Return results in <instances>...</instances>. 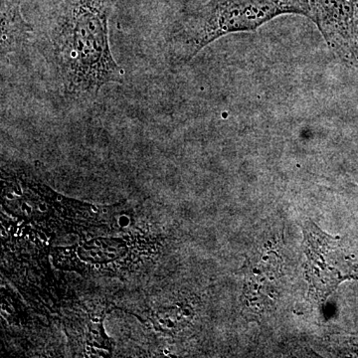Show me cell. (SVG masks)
Segmentation results:
<instances>
[{
    "mask_svg": "<svg viewBox=\"0 0 358 358\" xmlns=\"http://www.w3.org/2000/svg\"><path fill=\"white\" fill-rule=\"evenodd\" d=\"M115 0H63L54 14L51 42L66 93L95 98L124 71L110 50L109 20Z\"/></svg>",
    "mask_w": 358,
    "mask_h": 358,
    "instance_id": "1",
    "label": "cell"
},
{
    "mask_svg": "<svg viewBox=\"0 0 358 358\" xmlns=\"http://www.w3.org/2000/svg\"><path fill=\"white\" fill-rule=\"evenodd\" d=\"M284 14L312 20L308 0H209L173 33L171 57L185 64L215 40L232 33L255 31Z\"/></svg>",
    "mask_w": 358,
    "mask_h": 358,
    "instance_id": "2",
    "label": "cell"
},
{
    "mask_svg": "<svg viewBox=\"0 0 358 358\" xmlns=\"http://www.w3.org/2000/svg\"><path fill=\"white\" fill-rule=\"evenodd\" d=\"M312 20L327 46L346 64L358 66V0H308Z\"/></svg>",
    "mask_w": 358,
    "mask_h": 358,
    "instance_id": "3",
    "label": "cell"
},
{
    "mask_svg": "<svg viewBox=\"0 0 358 358\" xmlns=\"http://www.w3.org/2000/svg\"><path fill=\"white\" fill-rule=\"evenodd\" d=\"M306 254L307 275L310 289L317 300H324L345 279L341 267L338 242L312 222H306Z\"/></svg>",
    "mask_w": 358,
    "mask_h": 358,
    "instance_id": "4",
    "label": "cell"
},
{
    "mask_svg": "<svg viewBox=\"0 0 358 358\" xmlns=\"http://www.w3.org/2000/svg\"><path fill=\"white\" fill-rule=\"evenodd\" d=\"M32 27L21 14L20 0H2L1 54L17 50L29 38Z\"/></svg>",
    "mask_w": 358,
    "mask_h": 358,
    "instance_id": "5",
    "label": "cell"
},
{
    "mask_svg": "<svg viewBox=\"0 0 358 358\" xmlns=\"http://www.w3.org/2000/svg\"><path fill=\"white\" fill-rule=\"evenodd\" d=\"M119 222L122 226H128L129 224V219L127 217H121V219L119 220Z\"/></svg>",
    "mask_w": 358,
    "mask_h": 358,
    "instance_id": "6",
    "label": "cell"
},
{
    "mask_svg": "<svg viewBox=\"0 0 358 358\" xmlns=\"http://www.w3.org/2000/svg\"><path fill=\"white\" fill-rule=\"evenodd\" d=\"M22 209H26V210H27L28 213H29L30 210H31V208H30V207H26L25 204L22 205Z\"/></svg>",
    "mask_w": 358,
    "mask_h": 358,
    "instance_id": "7",
    "label": "cell"
},
{
    "mask_svg": "<svg viewBox=\"0 0 358 358\" xmlns=\"http://www.w3.org/2000/svg\"><path fill=\"white\" fill-rule=\"evenodd\" d=\"M40 210L45 211L46 210V206L45 205H39Z\"/></svg>",
    "mask_w": 358,
    "mask_h": 358,
    "instance_id": "8",
    "label": "cell"
},
{
    "mask_svg": "<svg viewBox=\"0 0 358 358\" xmlns=\"http://www.w3.org/2000/svg\"><path fill=\"white\" fill-rule=\"evenodd\" d=\"M91 209H92V210H93V212H95V213H96V212H98V211H99V210H98V208H96V206H92V207H91Z\"/></svg>",
    "mask_w": 358,
    "mask_h": 358,
    "instance_id": "9",
    "label": "cell"
},
{
    "mask_svg": "<svg viewBox=\"0 0 358 358\" xmlns=\"http://www.w3.org/2000/svg\"><path fill=\"white\" fill-rule=\"evenodd\" d=\"M7 197L10 199H14V196L13 194H7Z\"/></svg>",
    "mask_w": 358,
    "mask_h": 358,
    "instance_id": "10",
    "label": "cell"
},
{
    "mask_svg": "<svg viewBox=\"0 0 358 358\" xmlns=\"http://www.w3.org/2000/svg\"><path fill=\"white\" fill-rule=\"evenodd\" d=\"M107 256L109 257V258H114L115 257V255H113V254H108Z\"/></svg>",
    "mask_w": 358,
    "mask_h": 358,
    "instance_id": "11",
    "label": "cell"
},
{
    "mask_svg": "<svg viewBox=\"0 0 358 358\" xmlns=\"http://www.w3.org/2000/svg\"><path fill=\"white\" fill-rule=\"evenodd\" d=\"M62 196H57V200L58 201H61V200H62Z\"/></svg>",
    "mask_w": 358,
    "mask_h": 358,
    "instance_id": "12",
    "label": "cell"
},
{
    "mask_svg": "<svg viewBox=\"0 0 358 358\" xmlns=\"http://www.w3.org/2000/svg\"><path fill=\"white\" fill-rule=\"evenodd\" d=\"M92 320H93V322H99L98 319H92Z\"/></svg>",
    "mask_w": 358,
    "mask_h": 358,
    "instance_id": "13",
    "label": "cell"
}]
</instances>
